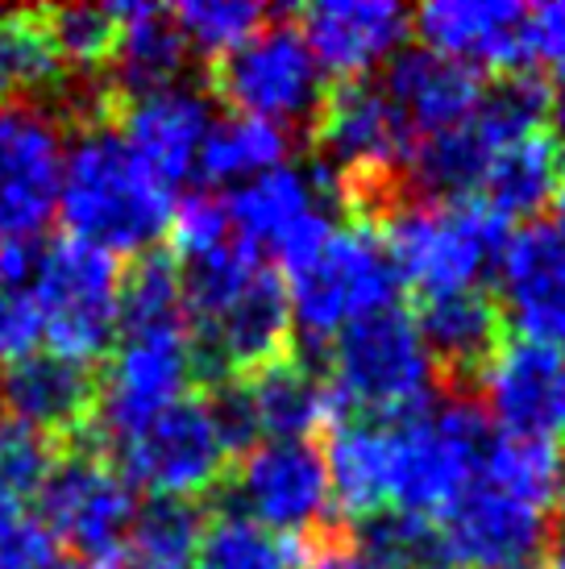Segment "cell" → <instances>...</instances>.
Instances as JSON below:
<instances>
[{"instance_id": "6da1fadb", "label": "cell", "mask_w": 565, "mask_h": 569, "mask_svg": "<svg viewBox=\"0 0 565 569\" xmlns=\"http://www.w3.org/2000/svg\"><path fill=\"white\" fill-rule=\"evenodd\" d=\"M54 217L79 246H92L109 258H141L171 233L175 188L129 150L117 126L88 121L76 138H67Z\"/></svg>"}, {"instance_id": "7a4b0ae2", "label": "cell", "mask_w": 565, "mask_h": 569, "mask_svg": "<svg viewBox=\"0 0 565 569\" xmlns=\"http://www.w3.org/2000/svg\"><path fill=\"white\" fill-rule=\"evenodd\" d=\"M383 425L387 511L437 520L487 458L495 428L466 391L428 399Z\"/></svg>"}, {"instance_id": "3957f363", "label": "cell", "mask_w": 565, "mask_h": 569, "mask_svg": "<svg viewBox=\"0 0 565 569\" xmlns=\"http://www.w3.org/2000/svg\"><path fill=\"white\" fill-rule=\"evenodd\" d=\"M383 246L399 287L420 300L483 287L495 274L512 221L478 196L470 200H399L383 212Z\"/></svg>"}, {"instance_id": "277c9868", "label": "cell", "mask_w": 565, "mask_h": 569, "mask_svg": "<svg viewBox=\"0 0 565 569\" xmlns=\"http://www.w3.org/2000/svg\"><path fill=\"white\" fill-rule=\"evenodd\" d=\"M282 283L291 308V337L308 349H329L337 332L399 303V274L378 229L366 221L337 229L320 253L291 270Z\"/></svg>"}, {"instance_id": "5b68a950", "label": "cell", "mask_w": 565, "mask_h": 569, "mask_svg": "<svg viewBox=\"0 0 565 569\" xmlns=\"http://www.w3.org/2000/svg\"><path fill=\"white\" fill-rule=\"evenodd\" d=\"M225 204L237 238L262 262H279L291 274L337 233L349 196L337 171L316 159L308 167H275L262 179L234 188Z\"/></svg>"}, {"instance_id": "8992f818", "label": "cell", "mask_w": 565, "mask_h": 569, "mask_svg": "<svg viewBox=\"0 0 565 569\" xmlns=\"http://www.w3.org/2000/svg\"><path fill=\"white\" fill-rule=\"evenodd\" d=\"M437 362L408 308H383L349 325L329 346V382L346 411L387 420L437 396Z\"/></svg>"}, {"instance_id": "52a82bcc", "label": "cell", "mask_w": 565, "mask_h": 569, "mask_svg": "<svg viewBox=\"0 0 565 569\" xmlns=\"http://www.w3.org/2000/svg\"><path fill=\"white\" fill-rule=\"evenodd\" d=\"M212 96L225 100L234 117H254L299 133L316 126L329 100V80L304 33L287 21H275L212 63Z\"/></svg>"}, {"instance_id": "ba28073f", "label": "cell", "mask_w": 565, "mask_h": 569, "mask_svg": "<svg viewBox=\"0 0 565 569\" xmlns=\"http://www.w3.org/2000/svg\"><path fill=\"white\" fill-rule=\"evenodd\" d=\"M121 267L117 258L63 238L42 250L33 300L42 312V341L50 353L79 366L100 362L121 337Z\"/></svg>"}, {"instance_id": "9c48e42d", "label": "cell", "mask_w": 565, "mask_h": 569, "mask_svg": "<svg viewBox=\"0 0 565 569\" xmlns=\"http://www.w3.org/2000/svg\"><path fill=\"white\" fill-rule=\"evenodd\" d=\"M109 453L117 461V475L133 490L179 503H196L200 495L217 490L234 458L220 441V428L205 396L179 399L133 437L112 445Z\"/></svg>"}, {"instance_id": "30bf717a", "label": "cell", "mask_w": 565, "mask_h": 569, "mask_svg": "<svg viewBox=\"0 0 565 569\" xmlns=\"http://www.w3.org/2000/svg\"><path fill=\"white\" fill-rule=\"evenodd\" d=\"M191 379H196L191 329L121 332L105 366V379H96V411L88 432L100 428L96 445L105 441L112 449L155 416L175 408L179 399H188Z\"/></svg>"}, {"instance_id": "8fae6325", "label": "cell", "mask_w": 565, "mask_h": 569, "mask_svg": "<svg viewBox=\"0 0 565 569\" xmlns=\"http://www.w3.org/2000/svg\"><path fill=\"white\" fill-rule=\"evenodd\" d=\"M229 495V511L282 540H313L329 532L333 487L325 449L316 441H258L234 466Z\"/></svg>"}, {"instance_id": "7c38bea8", "label": "cell", "mask_w": 565, "mask_h": 569, "mask_svg": "<svg viewBox=\"0 0 565 569\" xmlns=\"http://www.w3.org/2000/svg\"><path fill=\"white\" fill-rule=\"evenodd\" d=\"M138 507V490L117 475V466L100 458V449H88L59 458L38 495V520L47 537L67 545L79 561L117 566Z\"/></svg>"}, {"instance_id": "4fadbf2b", "label": "cell", "mask_w": 565, "mask_h": 569, "mask_svg": "<svg viewBox=\"0 0 565 569\" xmlns=\"http://www.w3.org/2000/svg\"><path fill=\"white\" fill-rule=\"evenodd\" d=\"M67 121L50 104H0V241H38L59 208Z\"/></svg>"}, {"instance_id": "5bb4252c", "label": "cell", "mask_w": 565, "mask_h": 569, "mask_svg": "<svg viewBox=\"0 0 565 569\" xmlns=\"http://www.w3.org/2000/svg\"><path fill=\"white\" fill-rule=\"evenodd\" d=\"M483 416L507 441H565V349L512 337L478 375Z\"/></svg>"}, {"instance_id": "9a60e30c", "label": "cell", "mask_w": 565, "mask_h": 569, "mask_svg": "<svg viewBox=\"0 0 565 569\" xmlns=\"http://www.w3.org/2000/svg\"><path fill=\"white\" fill-rule=\"evenodd\" d=\"M433 523L440 557L454 569H503L533 561L549 537V516L541 507L524 503L483 475H474Z\"/></svg>"}, {"instance_id": "2e32d148", "label": "cell", "mask_w": 565, "mask_h": 569, "mask_svg": "<svg viewBox=\"0 0 565 569\" xmlns=\"http://www.w3.org/2000/svg\"><path fill=\"white\" fill-rule=\"evenodd\" d=\"M296 30L325 80L361 83L408 47L412 13L391 0H320L299 13Z\"/></svg>"}, {"instance_id": "e0dca14e", "label": "cell", "mask_w": 565, "mask_h": 569, "mask_svg": "<svg viewBox=\"0 0 565 569\" xmlns=\"http://www.w3.org/2000/svg\"><path fill=\"white\" fill-rule=\"evenodd\" d=\"M495 274L503 325H516L528 341L565 349V224H524L507 238Z\"/></svg>"}, {"instance_id": "ac0fdd59", "label": "cell", "mask_w": 565, "mask_h": 569, "mask_svg": "<svg viewBox=\"0 0 565 569\" xmlns=\"http://www.w3.org/2000/svg\"><path fill=\"white\" fill-rule=\"evenodd\" d=\"M112 117H117V133L129 142V150L167 188H179V183H188L191 174L200 171L205 142L212 126H217L212 96L191 88V83H175V88H162V92L117 100Z\"/></svg>"}, {"instance_id": "d6986e66", "label": "cell", "mask_w": 565, "mask_h": 569, "mask_svg": "<svg viewBox=\"0 0 565 569\" xmlns=\"http://www.w3.org/2000/svg\"><path fill=\"white\" fill-rule=\"evenodd\" d=\"M412 26L424 50L445 54L470 71H528V9L516 0H433Z\"/></svg>"}, {"instance_id": "ffe728a7", "label": "cell", "mask_w": 565, "mask_h": 569, "mask_svg": "<svg viewBox=\"0 0 565 569\" xmlns=\"http://www.w3.org/2000/svg\"><path fill=\"white\" fill-rule=\"evenodd\" d=\"M483 76L424 47H404L383 67L378 92L399 112L416 142L466 126L483 100Z\"/></svg>"}, {"instance_id": "44dd1931", "label": "cell", "mask_w": 565, "mask_h": 569, "mask_svg": "<svg viewBox=\"0 0 565 569\" xmlns=\"http://www.w3.org/2000/svg\"><path fill=\"white\" fill-rule=\"evenodd\" d=\"M0 408L13 420L47 432L54 441L88 432L96 411L92 366L59 358L50 349H33L0 370Z\"/></svg>"}, {"instance_id": "7402d4cb", "label": "cell", "mask_w": 565, "mask_h": 569, "mask_svg": "<svg viewBox=\"0 0 565 569\" xmlns=\"http://www.w3.org/2000/svg\"><path fill=\"white\" fill-rule=\"evenodd\" d=\"M258 441H313L316 432L349 420L341 396L333 391L329 375H320L308 358L282 353L279 362L241 375Z\"/></svg>"}, {"instance_id": "603a6c76", "label": "cell", "mask_w": 565, "mask_h": 569, "mask_svg": "<svg viewBox=\"0 0 565 569\" xmlns=\"http://www.w3.org/2000/svg\"><path fill=\"white\" fill-rule=\"evenodd\" d=\"M109 13L117 21V47L105 67L109 76L105 88L112 92V100H133V96L184 83L191 50L167 9L126 0V4H109Z\"/></svg>"}, {"instance_id": "cb8c5ba5", "label": "cell", "mask_w": 565, "mask_h": 569, "mask_svg": "<svg viewBox=\"0 0 565 569\" xmlns=\"http://www.w3.org/2000/svg\"><path fill=\"white\" fill-rule=\"evenodd\" d=\"M416 329L437 362V375H445L454 391H466V382L478 379L483 366L495 358V349L507 341L499 303L483 287L424 300L416 312Z\"/></svg>"}, {"instance_id": "d4e9b609", "label": "cell", "mask_w": 565, "mask_h": 569, "mask_svg": "<svg viewBox=\"0 0 565 569\" xmlns=\"http://www.w3.org/2000/svg\"><path fill=\"white\" fill-rule=\"evenodd\" d=\"M565 183V142L553 129L524 133L507 142L490 159L487 179H483V204H490L499 217H536L545 204L557 200Z\"/></svg>"}, {"instance_id": "484cf974", "label": "cell", "mask_w": 565, "mask_h": 569, "mask_svg": "<svg viewBox=\"0 0 565 569\" xmlns=\"http://www.w3.org/2000/svg\"><path fill=\"white\" fill-rule=\"evenodd\" d=\"M67 76L50 50L42 13L0 9V104H47L59 96Z\"/></svg>"}, {"instance_id": "4316f807", "label": "cell", "mask_w": 565, "mask_h": 569, "mask_svg": "<svg viewBox=\"0 0 565 569\" xmlns=\"http://www.w3.org/2000/svg\"><path fill=\"white\" fill-rule=\"evenodd\" d=\"M205 511L179 499H150L138 507L117 569H196L205 540Z\"/></svg>"}, {"instance_id": "83f0119b", "label": "cell", "mask_w": 565, "mask_h": 569, "mask_svg": "<svg viewBox=\"0 0 565 569\" xmlns=\"http://www.w3.org/2000/svg\"><path fill=\"white\" fill-rule=\"evenodd\" d=\"M291 154V133L254 117H225L212 126L200 154V171L208 183H254L275 167H287Z\"/></svg>"}, {"instance_id": "f1b7e54d", "label": "cell", "mask_w": 565, "mask_h": 569, "mask_svg": "<svg viewBox=\"0 0 565 569\" xmlns=\"http://www.w3.org/2000/svg\"><path fill=\"white\" fill-rule=\"evenodd\" d=\"M117 308H121V332L188 329L179 262L167 250H150L133 258L129 270H121Z\"/></svg>"}, {"instance_id": "f546056e", "label": "cell", "mask_w": 565, "mask_h": 569, "mask_svg": "<svg viewBox=\"0 0 565 569\" xmlns=\"http://www.w3.org/2000/svg\"><path fill=\"white\" fill-rule=\"evenodd\" d=\"M42 241H0V362L9 366L42 346V312L33 300Z\"/></svg>"}, {"instance_id": "4dcf8cb0", "label": "cell", "mask_w": 565, "mask_h": 569, "mask_svg": "<svg viewBox=\"0 0 565 569\" xmlns=\"http://www.w3.org/2000/svg\"><path fill=\"white\" fill-rule=\"evenodd\" d=\"M42 26L67 80H100L117 47V21L109 4H59L42 13Z\"/></svg>"}, {"instance_id": "1f68e13d", "label": "cell", "mask_w": 565, "mask_h": 569, "mask_svg": "<svg viewBox=\"0 0 565 569\" xmlns=\"http://www.w3.org/2000/svg\"><path fill=\"white\" fill-rule=\"evenodd\" d=\"M296 540H282L237 511H220L208 520L196 569H296Z\"/></svg>"}, {"instance_id": "d6a6232c", "label": "cell", "mask_w": 565, "mask_h": 569, "mask_svg": "<svg viewBox=\"0 0 565 569\" xmlns=\"http://www.w3.org/2000/svg\"><path fill=\"white\" fill-rule=\"evenodd\" d=\"M59 458H63V441L4 416L0 420V499L30 507L50 482Z\"/></svg>"}, {"instance_id": "836d02e7", "label": "cell", "mask_w": 565, "mask_h": 569, "mask_svg": "<svg viewBox=\"0 0 565 569\" xmlns=\"http://www.w3.org/2000/svg\"><path fill=\"white\" fill-rule=\"evenodd\" d=\"M171 17L188 50L220 59L262 30L270 21V9L254 4V0H188V4L171 9Z\"/></svg>"}, {"instance_id": "e575fe53", "label": "cell", "mask_w": 565, "mask_h": 569, "mask_svg": "<svg viewBox=\"0 0 565 569\" xmlns=\"http://www.w3.org/2000/svg\"><path fill=\"white\" fill-rule=\"evenodd\" d=\"M234 238V224H229V204L225 196H212V191H188L179 204H175L171 217V241H175V262L184 258H196L205 250H217L220 241Z\"/></svg>"}, {"instance_id": "d590c367", "label": "cell", "mask_w": 565, "mask_h": 569, "mask_svg": "<svg viewBox=\"0 0 565 569\" xmlns=\"http://www.w3.org/2000/svg\"><path fill=\"white\" fill-rule=\"evenodd\" d=\"M54 540L30 507L0 499V569H50Z\"/></svg>"}, {"instance_id": "8d00e7d4", "label": "cell", "mask_w": 565, "mask_h": 569, "mask_svg": "<svg viewBox=\"0 0 565 569\" xmlns=\"http://www.w3.org/2000/svg\"><path fill=\"white\" fill-rule=\"evenodd\" d=\"M299 569H387L378 557H370L349 532H320L299 549Z\"/></svg>"}, {"instance_id": "74e56055", "label": "cell", "mask_w": 565, "mask_h": 569, "mask_svg": "<svg viewBox=\"0 0 565 569\" xmlns=\"http://www.w3.org/2000/svg\"><path fill=\"white\" fill-rule=\"evenodd\" d=\"M528 63L565 71V0L528 9Z\"/></svg>"}, {"instance_id": "f35d334b", "label": "cell", "mask_w": 565, "mask_h": 569, "mask_svg": "<svg viewBox=\"0 0 565 569\" xmlns=\"http://www.w3.org/2000/svg\"><path fill=\"white\" fill-rule=\"evenodd\" d=\"M545 569H565V511L557 516V523H553L549 532V566Z\"/></svg>"}, {"instance_id": "ab89813d", "label": "cell", "mask_w": 565, "mask_h": 569, "mask_svg": "<svg viewBox=\"0 0 565 569\" xmlns=\"http://www.w3.org/2000/svg\"><path fill=\"white\" fill-rule=\"evenodd\" d=\"M50 569H117V566H96V561H79V557H67V561H50Z\"/></svg>"}]
</instances>
